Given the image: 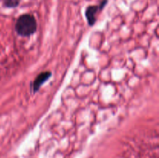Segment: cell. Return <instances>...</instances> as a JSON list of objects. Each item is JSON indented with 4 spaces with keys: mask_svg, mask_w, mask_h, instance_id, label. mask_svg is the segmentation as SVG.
I'll use <instances>...</instances> for the list:
<instances>
[{
    "mask_svg": "<svg viewBox=\"0 0 159 158\" xmlns=\"http://www.w3.org/2000/svg\"><path fill=\"white\" fill-rule=\"evenodd\" d=\"M17 33L23 37H29L37 30V21L33 15L24 14L20 15L15 26Z\"/></svg>",
    "mask_w": 159,
    "mask_h": 158,
    "instance_id": "obj_1",
    "label": "cell"
},
{
    "mask_svg": "<svg viewBox=\"0 0 159 158\" xmlns=\"http://www.w3.org/2000/svg\"><path fill=\"white\" fill-rule=\"evenodd\" d=\"M51 73L50 71H45V72H42L37 76L35 78V80L33 82V91L34 93H36L37 91H38V90L40 89V88L41 87V85L44 83L45 81L48 80L50 77H51Z\"/></svg>",
    "mask_w": 159,
    "mask_h": 158,
    "instance_id": "obj_2",
    "label": "cell"
},
{
    "mask_svg": "<svg viewBox=\"0 0 159 158\" xmlns=\"http://www.w3.org/2000/svg\"><path fill=\"white\" fill-rule=\"evenodd\" d=\"M99 7L96 6H89L85 11V16H86L87 21H88L89 25L90 26H93L96 23V14L97 12Z\"/></svg>",
    "mask_w": 159,
    "mask_h": 158,
    "instance_id": "obj_3",
    "label": "cell"
},
{
    "mask_svg": "<svg viewBox=\"0 0 159 158\" xmlns=\"http://www.w3.org/2000/svg\"><path fill=\"white\" fill-rule=\"evenodd\" d=\"M20 2V0H4V4L7 7L14 8L18 6Z\"/></svg>",
    "mask_w": 159,
    "mask_h": 158,
    "instance_id": "obj_4",
    "label": "cell"
}]
</instances>
